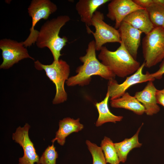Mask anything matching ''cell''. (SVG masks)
Listing matches in <instances>:
<instances>
[{"label": "cell", "instance_id": "3957f363", "mask_svg": "<svg viewBox=\"0 0 164 164\" xmlns=\"http://www.w3.org/2000/svg\"><path fill=\"white\" fill-rule=\"evenodd\" d=\"M115 51L103 46L98 55V60L116 76L124 78L135 72L140 66L125 48L122 42Z\"/></svg>", "mask_w": 164, "mask_h": 164}, {"label": "cell", "instance_id": "e0dca14e", "mask_svg": "<svg viewBox=\"0 0 164 164\" xmlns=\"http://www.w3.org/2000/svg\"><path fill=\"white\" fill-rule=\"evenodd\" d=\"M110 105L112 108H122L133 111L135 114L142 115L145 112L143 106L135 97L127 92L121 97L111 100Z\"/></svg>", "mask_w": 164, "mask_h": 164}, {"label": "cell", "instance_id": "5bb4252c", "mask_svg": "<svg viewBox=\"0 0 164 164\" xmlns=\"http://www.w3.org/2000/svg\"><path fill=\"white\" fill-rule=\"evenodd\" d=\"M80 121L79 118L75 119L70 117L60 120L59 129L52 142L54 143L56 141L60 145H63L67 137L72 133L78 132L83 129L84 126Z\"/></svg>", "mask_w": 164, "mask_h": 164}, {"label": "cell", "instance_id": "9c48e42d", "mask_svg": "<svg viewBox=\"0 0 164 164\" xmlns=\"http://www.w3.org/2000/svg\"><path fill=\"white\" fill-rule=\"evenodd\" d=\"M145 65L144 62L135 72L127 77L121 84H118L115 79L108 81L107 91L109 93L111 100L121 97L126 92V91L133 85L149 81H154L155 80L149 72H147L145 74L143 73V70L145 67Z\"/></svg>", "mask_w": 164, "mask_h": 164}, {"label": "cell", "instance_id": "44dd1931", "mask_svg": "<svg viewBox=\"0 0 164 164\" xmlns=\"http://www.w3.org/2000/svg\"><path fill=\"white\" fill-rule=\"evenodd\" d=\"M106 162L110 164H119V160L114 143L109 138L104 136L100 145Z\"/></svg>", "mask_w": 164, "mask_h": 164}, {"label": "cell", "instance_id": "8992f818", "mask_svg": "<svg viewBox=\"0 0 164 164\" xmlns=\"http://www.w3.org/2000/svg\"><path fill=\"white\" fill-rule=\"evenodd\" d=\"M57 9V5L50 0H32L28 8V12L32 19L30 33L23 42L26 47H30L36 42L39 31L35 29L37 23L42 19H47Z\"/></svg>", "mask_w": 164, "mask_h": 164}, {"label": "cell", "instance_id": "4316f807", "mask_svg": "<svg viewBox=\"0 0 164 164\" xmlns=\"http://www.w3.org/2000/svg\"><path fill=\"white\" fill-rule=\"evenodd\" d=\"M163 28H164V25H163Z\"/></svg>", "mask_w": 164, "mask_h": 164}, {"label": "cell", "instance_id": "52a82bcc", "mask_svg": "<svg viewBox=\"0 0 164 164\" xmlns=\"http://www.w3.org/2000/svg\"><path fill=\"white\" fill-rule=\"evenodd\" d=\"M104 19L103 13L96 11L91 21L92 26L94 27L95 32H93L90 29L87 30L88 32L92 33L94 37L95 48L97 51H100L103 45L105 43H120L121 42L118 30L107 24Z\"/></svg>", "mask_w": 164, "mask_h": 164}, {"label": "cell", "instance_id": "9a60e30c", "mask_svg": "<svg viewBox=\"0 0 164 164\" xmlns=\"http://www.w3.org/2000/svg\"><path fill=\"white\" fill-rule=\"evenodd\" d=\"M123 21L129 24L145 35L155 28L145 9H138L132 12L127 15Z\"/></svg>", "mask_w": 164, "mask_h": 164}, {"label": "cell", "instance_id": "d4e9b609", "mask_svg": "<svg viewBox=\"0 0 164 164\" xmlns=\"http://www.w3.org/2000/svg\"><path fill=\"white\" fill-rule=\"evenodd\" d=\"M137 5L141 8L146 9L154 3V0H133Z\"/></svg>", "mask_w": 164, "mask_h": 164}, {"label": "cell", "instance_id": "ac0fdd59", "mask_svg": "<svg viewBox=\"0 0 164 164\" xmlns=\"http://www.w3.org/2000/svg\"><path fill=\"white\" fill-rule=\"evenodd\" d=\"M109 97V93L107 91L104 99L95 104L99 114L98 117L95 123L96 127L100 126L108 122L116 123L117 122L121 121L123 118L122 116L115 115L110 112L108 105Z\"/></svg>", "mask_w": 164, "mask_h": 164}, {"label": "cell", "instance_id": "30bf717a", "mask_svg": "<svg viewBox=\"0 0 164 164\" xmlns=\"http://www.w3.org/2000/svg\"><path fill=\"white\" fill-rule=\"evenodd\" d=\"M30 127L26 123L23 127H18L12 134V139L22 147L24 152L23 156L19 159L18 164H34L35 162L37 164L39 161V157L29 137Z\"/></svg>", "mask_w": 164, "mask_h": 164}, {"label": "cell", "instance_id": "5b68a950", "mask_svg": "<svg viewBox=\"0 0 164 164\" xmlns=\"http://www.w3.org/2000/svg\"><path fill=\"white\" fill-rule=\"evenodd\" d=\"M145 66L153 67L164 59V28H155L145 35L142 41Z\"/></svg>", "mask_w": 164, "mask_h": 164}, {"label": "cell", "instance_id": "484cf974", "mask_svg": "<svg viewBox=\"0 0 164 164\" xmlns=\"http://www.w3.org/2000/svg\"><path fill=\"white\" fill-rule=\"evenodd\" d=\"M156 98L158 104H160L164 107V88L157 90L156 93Z\"/></svg>", "mask_w": 164, "mask_h": 164}, {"label": "cell", "instance_id": "6da1fadb", "mask_svg": "<svg viewBox=\"0 0 164 164\" xmlns=\"http://www.w3.org/2000/svg\"><path fill=\"white\" fill-rule=\"evenodd\" d=\"M96 51L95 41L93 40L89 43L85 55L79 58L83 64L77 68V74L69 77L66 82L67 86L87 85L93 75L99 76L108 80L115 79L116 76L97 58Z\"/></svg>", "mask_w": 164, "mask_h": 164}, {"label": "cell", "instance_id": "ffe728a7", "mask_svg": "<svg viewBox=\"0 0 164 164\" xmlns=\"http://www.w3.org/2000/svg\"><path fill=\"white\" fill-rule=\"evenodd\" d=\"M146 9L155 28H163L164 23V0H154V3Z\"/></svg>", "mask_w": 164, "mask_h": 164}, {"label": "cell", "instance_id": "7a4b0ae2", "mask_svg": "<svg viewBox=\"0 0 164 164\" xmlns=\"http://www.w3.org/2000/svg\"><path fill=\"white\" fill-rule=\"evenodd\" d=\"M70 20L67 15H59L45 22L39 31L36 43L40 48H48L53 56L54 61H58L62 55L60 52L68 41L66 36H59L61 28Z\"/></svg>", "mask_w": 164, "mask_h": 164}, {"label": "cell", "instance_id": "7c38bea8", "mask_svg": "<svg viewBox=\"0 0 164 164\" xmlns=\"http://www.w3.org/2000/svg\"><path fill=\"white\" fill-rule=\"evenodd\" d=\"M118 30L125 48L136 60L142 32L124 21L121 23Z\"/></svg>", "mask_w": 164, "mask_h": 164}, {"label": "cell", "instance_id": "cb8c5ba5", "mask_svg": "<svg viewBox=\"0 0 164 164\" xmlns=\"http://www.w3.org/2000/svg\"><path fill=\"white\" fill-rule=\"evenodd\" d=\"M164 74V59L162 61L158 70L151 73L152 77L155 79H160Z\"/></svg>", "mask_w": 164, "mask_h": 164}, {"label": "cell", "instance_id": "603a6c76", "mask_svg": "<svg viewBox=\"0 0 164 164\" xmlns=\"http://www.w3.org/2000/svg\"><path fill=\"white\" fill-rule=\"evenodd\" d=\"M58 156L54 143H53L52 145H49L43 152L37 164H56Z\"/></svg>", "mask_w": 164, "mask_h": 164}, {"label": "cell", "instance_id": "277c9868", "mask_svg": "<svg viewBox=\"0 0 164 164\" xmlns=\"http://www.w3.org/2000/svg\"><path fill=\"white\" fill-rule=\"evenodd\" d=\"M35 66L38 70H44L47 76L55 85L56 93L53 104H57L66 101L67 95L64 85L69 78L70 70V66L67 62L59 59L53 61L50 64L44 65L37 60L35 62Z\"/></svg>", "mask_w": 164, "mask_h": 164}, {"label": "cell", "instance_id": "7402d4cb", "mask_svg": "<svg viewBox=\"0 0 164 164\" xmlns=\"http://www.w3.org/2000/svg\"><path fill=\"white\" fill-rule=\"evenodd\" d=\"M86 144L92 157V164H106L104 154L100 147L87 140Z\"/></svg>", "mask_w": 164, "mask_h": 164}, {"label": "cell", "instance_id": "ba28073f", "mask_svg": "<svg viewBox=\"0 0 164 164\" xmlns=\"http://www.w3.org/2000/svg\"><path fill=\"white\" fill-rule=\"evenodd\" d=\"M0 49L2 51L3 60L0 66V69H8L24 59L29 58L34 60L29 54L23 42L2 39L0 40Z\"/></svg>", "mask_w": 164, "mask_h": 164}, {"label": "cell", "instance_id": "8fae6325", "mask_svg": "<svg viewBox=\"0 0 164 164\" xmlns=\"http://www.w3.org/2000/svg\"><path fill=\"white\" fill-rule=\"evenodd\" d=\"M107 17L115 22L114 28L118 29L124 19L132 12L143 9L132 0H112L108 5Z\"/></svg>", "mask_w": 164, "mask_h": 164}, {"label": "cell", "instance_id": "d6986e66", "mask_svg": "<svg viewBox=\"0 0 164 164\" xmlns=\"http://www.w3.org/2000/svg\"><path fill=\"white\" fill-rule=\"evenodd\" d=\"M143 125L142 124L132 137L125 138L121 142L114 143L120 162L124 163L130 151L135 148L140 147L142 145V144L138 141V135Z\"/></svg>", "mask_w": 164, "mask_h": 164}, {"label": "cell", "instance_id": "2e32d148", "mask_svg": "<svg viewBox=\"0 0 164 164\" xmlns=\"http://www.w3.org/2000/svg\"><path fill=\"white\" fill-rule=\"evenodd\" d=\"M110 1L109 0H80L76 3V9L80 15L81 21L84 23L87 29L92 26L93 15L101 5Z\"/></svg>", "mask_w": 164, "mask_h": 164}, {"label": "cell", "instance_id": "4fadbf2b", "mask_svg": "<svg viewBox=\"0 0 164 164\" xmlns=\"http://www.w3.org/2000/svg\"><path fill=\"white\" fill-rule=\"evenodd\" d=\"M153 81H149L143 90L136 92L134 96L143 106L145 113L149 116L157 113L160 108L157 102L156 93L157 89Z\"/></svg>", "mask_w": 164, "mask_h": 164}]
</instances>
